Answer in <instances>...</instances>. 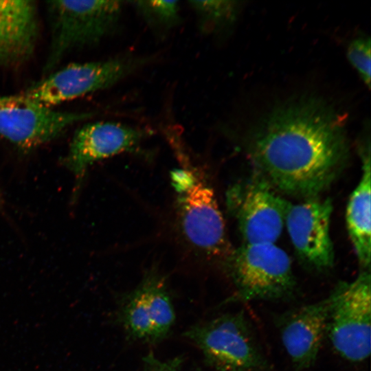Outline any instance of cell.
I'll return each mask as SVG.
<instances>
[{
  "label": "cell",
  "mask_w": 371,
  "mask_h": 371,
  "mask_svg": "<svg viewBox=\"0 0 371 371\" xmlns=\"http://www.w3.org/2000/svg\"><path fill=\"white\" fill-rule=\"evenodd\" d=\"M247 152L254 175L278 193L318 196L348 156L339 116L320 100L304 98L273 109L254 128Z\"/></svg>",
  "instance_id": "6da1fadb"
},
{
  "label": "cell",
  "mask_w": 371,
  "mask_h": 371,
  "mask_svg": "<svg viewBox=\"0 0 371 371\" xmlns=\"http://www.w3.org/2000/svg\"><path fill=\"white\" fill-rule=\"evenodd\" d=\"M123 4L121 1H47L51 37L44 75L55 71L69 54L99 44L113 34Z\"/></svg>",
  "instance_id": "7a4b0ae2"
},
{
  "label": "cell",
  "mask_w": 371,
  "mask_h": 371,
  "mask_svg": "<svg viewBox=\"0 0 371 371\" xmlns=\"http://www.w3.org/2000/svg\"><path fill=\"white\" fill-rule=\"evenodd\" d=\"M235 298L251 300H289L297 283L288 254L275 243H243L226 258Z\"/></svg>",
  "instance_id": "3957f363"
},
{
  "label": "cell",
  "mask_w": 371,
  "mask_h": 371,
  "mask_svg": "<svg viewBox=\"0 0 371 371\" xmlns=\"http://www.w3.org/2000/svg\"><path fill=\"white\" fill-rule=\"evenodd\" d=\"M184 336L216 371H267L270 367L243 311L195 324Z\"/></svg>",
  "instance_id": "277c9868"
},
{
  "label": "cell",
  "mask_w": 371,
  "mask_h": 371,
  "mask_svg": "<svg viewBox=\"0 0 371 371\" xmlns=\"http://www.w3.org/2000/svg\"><path fill=\"white\" fill-rule=\"evenodd\" d=\"M172 181L177 194L179 223L186 240L207 255L227 257L231 251L225 222L212 188L188 166L173 171Z\"/></svg>",
  "instance_id": "5b68a950"
},
{
  "label": "cell",
  "mask_w": 371,
  "mask_h": 371,
  "mask_svg": "<svg viewBox=\"0 0 371 371\" xmlns=\"http://www.w3.org/2000/svg\"><path fill=\"white\" fill-rule=\"evenodd\" d=\"M150 61L151 56L128 54L104 60L69 64L34 83L24 93L52 107L111 87Z\"/></svg>",
  "instance_id": "8992f818"
},
{
  "label": "cell",
  "mask_w": 371,
  "mask_h": 371,
  "mask_svg": "<svg viewBox=\"0 0 371 371\" xmlns=\"http://www.w3.org/2000/svg\"><path fill=\"white\" fill-rule=\"evenodd\" d=\"M370 269L361 270L352 282H340L330 311L326 336L334 350L354 363L370 355Z\"/></svg>",
  "instance_id": "52a82bcc"
},
{
  "label": "cell",
  "mask_w": 371,
  "mask_h": 371,
  "mask_svg": "<svg viewBox=\"0 0 371 371\" xmlns=\"http://www.w3.org/2000/svg\"><path fill=\"white\" fill-rule=\"evenodd\" d=\"M226 199L243 243H275L291 204L280 193L254 175L230 187Z\"/></svg>",
  "instance_id": "ba28073f"
},
{
  "label": "cell",
  "mask_w": 371,
  "mask_h": 371,
  "mask_svg": "<svg viewBox=\"0 0 371 371\" xmlns=\"http://www.w3.org/2000/svg\"><path fill=\"white\" fill-rule=\"evenodd\" d=\"M92 117L90 112L58 111L25 95L0 96V136L31 149Z\"/></svg>",
  "instance_id": "9c48e42d"
},
{
  "label": "cell",
  "mask_w": 371,
  "mask_h": 371,
  "mask_svg": "<svg viewBox=\"0 0 371 371\" xmlns=\"http://www.w3.org/2000/svg\"><path fill=\"white\" fill-rule=\"evenodd\" d=\"M119 317L129 338L156 343L170 331L175 312L164 277L155 271L147 273L122 300Z\"/></svg>",
  "instance_id": "30bf717a"
},
{
  "label": "cell",
  "mask_w": 371,
  "mask_h": 371,
  "mask_svg": "<svg viewBox=\"0 0 371 371\" xmlns=\"http://www.w3.org/2000/svg\"><path fill=\"white\" fill-rule=\"evenodd\" d=\"M332 212L330 199L315 196L290 204L286 214L285 225L297 256L317 271L330 269L334 264L330 234Z\"/></svg>",
  "instance_id": "8fae6325"
},
{
  "label": "cell",
  "mask_w": 371,
  "mask_h": 371,
  "mask_svg": "<svg viewBox=\"0 0 371 371\" xmlns=\"http://www.w3.org/2000/svg\"><path fill=\"white\" fill-rule=\"evenodd\" d=\"M338 291L337 284L325 298L290 309L276 317L282 344L296 371L308 369L315 363L326 336Z\"/></svg>",
  "instance_id": "7c38bea8"
},
{
  "label": "cell",
  "mask_w": 371,
  "mask_h": 371,
  "mask_svg": "<svg viewBox=\"0 0 371 371\" xmlns=\"http://www.w3.org/2000/svg\"><path fill=\"white\" fill-rule=\"evenodd\" d=\"M148 135L145 129L117 122L87 123L74 133L64 164L80 179L95 162L139 151Z\"/></svg>",
  "instance_id": "4fadbf2b"
},
{
  "label": "cell",
  "mask_w": 371,
  "mask_h": 371,
  "mask_svg": "<svg viewBox=\"0 0 371 371\" xmlns=\"http://www.w3.org/2000/svg\"><path fill=\"white\" fill-rule=\"evenodd\" d=\"M38 35L34 1H0V67L16 66L29 59Z\"/></svg>",
  "instance_id": "5bb4252c"
},
{
  "label": "cell",
  "mask_w": 371,
  "mask_h": 371,
  "mask_svg": "<svg viewBox=\"0 0 371 371\" xmlns=\"http://www.w3.org/2000/svg\"><path fill=\"white\" fill-rule=\"evenodd\" d=\"M361 179L350 195L346 210L348 235L361 270L370 269L371 260V170L370 145L362 147Z\"/></svg>",
  "instance_id": "9a60e30c"
},
{
  "label": "cell",
  "mask_w": 371,
  "mask_h": 371,
  "mask_svg": "<svg viewBox=\"0 0 371 371\" xmlns=\"http://www.w3.org/2000/svg\"><path fill=\"white\" fill-rule=\"evenodd\" d=\"M129 3L157 36L167 34L181 22L178 1H134Z\"/></svg>",
  "instance_id": "2e32d148"
},
{
  "label": "cell",
  "mask_w": 371,
  "mask_h": 371,
  "mask_svg": "<svg viewBox=\"0 0 371 371\" xmlns=\"http://www.w3.org/2000/svg\"><path fill=\"white\" fill-rule=\"evenodd\" d=\"M194 12L199 29L205 34H216L229 25L238 8L235 1H189Z\"/></svg>",
  "instance_id": "e0dca14e"
},
{
  "label": "cell",
  "mask_w": 371,
  "mask_h": 371,
  "mask_svg": "<svg viewBox=\"0 0 371 371\" xmlns=\"http://www.w3.org/2000/svg\"><path fill=\"white\" fill-rule=\"evenodd\" d=\"M370 38L361 36L352 41L347 49L349 62L368 88L370 87Z\"/></svg>",
  "instance_id": "ac0fdd59"
},
{
  "label": "cell",
  "mask_w": 371,
  "mask_h": 371,
  "mask_svg": "<svg viewBox=\"0 0 371 371\" xmlns=\"http://www.w3.org/2000/svg\"><path fill=\"white\" fill-rule=\"evenodd\" d=\"M182 362L180 357L161 360L150 352L144 357L140 371H180Z\"/></svg>",
  "instance_id": "d6986e66"
},
{
  "label": "cell",
  "mask_w": 371,
  "mask_h": 371,
  "mask_svg": "<svg viewBox=\"0 0 371 371\" xmlns=\"http://www.w3.org/2000/svg\"><path fill=\"white\" fill-rule=\"evenodd\" d=\"M0 204H1V200H0Z\"/></svg>",
  "instance_id": "ffe728a7"
}]
</instances>
